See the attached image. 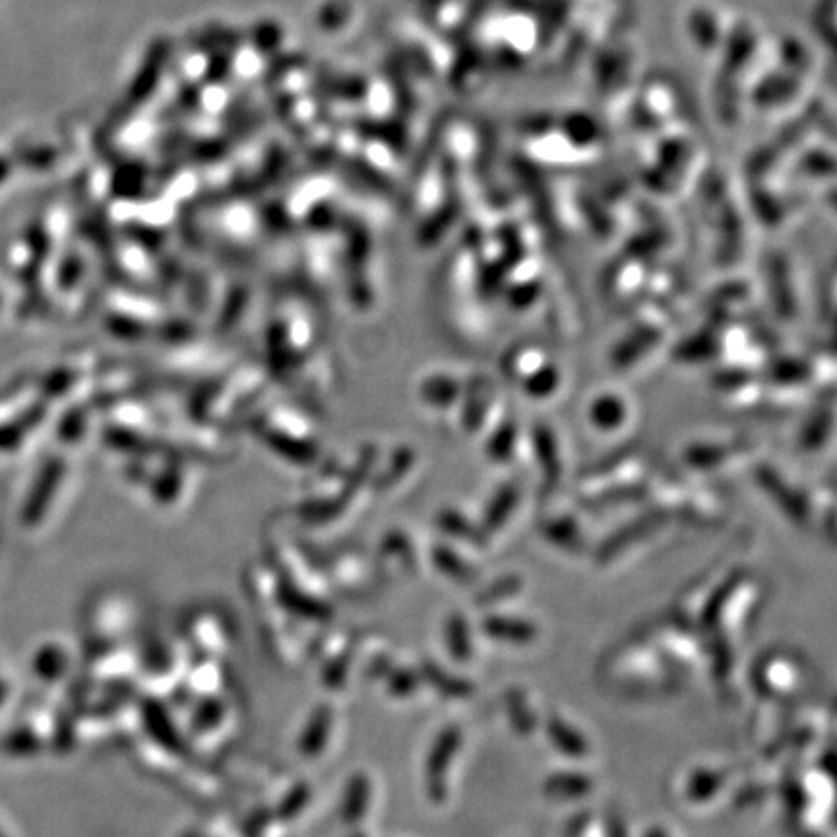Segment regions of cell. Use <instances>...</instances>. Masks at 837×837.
<instances>
[{
  "mask_svg": "<svg viewBox=\"0 0 837 837\" xmlns=\"http://www.w3.org/2000/svg\"><path fill=\"white\" fill-rule=\"evenodd\" d=\"M547 737L557 748L558 752L572 756V758H582L589 752V744L584 735L580 731H576V727H572L570 723H566L560 717H551L547 721Z\"/></svg>",
  "mask_w": 837,
  "mask_h": 837,
  "instance_id": "obj_4",
  "label": "cell"
},
{
  "mask_svg": "<svg viewBox=\"0 0 837 837\" xmlns=\"http://www.w3.org/2000/svg\"><path fill=\"white\" fill-rule=\"evenodd\" d=\"M646 837H669V836H667V834H665V830H663V828H651V830H648V834H646Z\"/></svg>",
  "mask_w": 837,
  "mask_h": 837,
  "instance_id": "obj_14",
  "label": "cell"
},
{
  "mask_svg": "<svg viewBox=\"0 0 837 837\" xmlns=\"http://www.w3.org/2000/svg\"><path fill=\"white\" fill-rule=\"evenodd\" d=\"M725 783V774L717 772V770H698L694 772L688 785H686V793L688 799L694 803H702L712 799L713 795L721 789V785Z\"/></svg>",
  "mask_w": 837,
  "mask_h": 837,
  "instance_id": "obj_7",
  "label": "cell"
},
{
  "mask_svg": "<svg viewBox=\"0 0 837 837\" xmlns=\"http://www.w3.org/2000/svg\"><path fill=\"white\" fill-rule=\"evenodd\" d=\"M462 743V733L458 727H448L440 733V737L436 739L431 758H429V766H427V774H429V791L434 799H440L444 795L446 789V772L448 766L452 764L458 748Z\"/></svg>",
  "mask_w": 837,
  "mask_h": 837,
  "instance_id": "obj_1",
  "label": "cell"
},
{
  "mask_svg": "<svg viewBox=\"0 0 837 837\" xmlns=\"http://www.w3.org/2000/svg\"><path fill=\"white\" fill-rule=\"evenodd\" d=\"M446 640H448V648L450 653L458 659V661H467L471 659L473 653V644H471V634H469V626L465 622L464 617L456 615L448 622L446 628Z\"/></svg>",
  "mask_w": 837,
  "mask_h": 837,
  "instance_id": "obj_8",
  "label": "cell"
},
{
  "mask_svg": "<svg viewBox=\"0 0 837 837\" xmlns=\"http://www.w3.org/2000/svg\"><path fill=\"white\" fill-rule=\"evenodd\" d=\"M436 562L438 566L446 572V576L454 578L460 584H473L477 580V572L471 564L464 562L462 558L458 557L454 551L448 549H440L436 553Z\"/></svg>",
  "mask_w": 837,
  "mask_h": 837,
  "instance_id": "obj_11",
  "label": "cell"
},
{
  "mask_svg": "<svg viewBox=\"0 0 837 837\" xmlns=\"http://www.w3.org/2000/svg\"><path fill=\"white\" fill-rule=\"evenodd\" d=\"M520 589H522V578L516 576V574H508V576L498 578L491 586L483 589L477 595V603L483 605V607H487V605H493L496 601L514 597Z\"/></svg>",
  "mask_w": 837,
  "mask_h": 837,
  "instance_id": "obj_12",
  "label": "cell"
},
{
  "mask_svg": "<svg viewBox=\"0 0 837 837\" xmlns=\"http://www.w3.org/2000/svg\"><path fill=\"white\" fill-rule=\"evenodd\" d=\"M431 679H433L434 684L444 692V694H450V696H458V698H464V696H469L471 692H473V686L469 684V681H462V679H454V677H446L444 673H440V671H436V669H431Z\"/></svg>",
  "mask_w": 837,
  "mask_h": 837,
  "instance_id": "obj_13",
  "label": "cell"
},
{
  "mask_svg": "<svg viewBox=\"0 0 837 837\" xmlns=\"http://www.w3.org/2000/svg\"><path fill=\"white\" fill-rule=\"evenodd\" d=\"M483 632L498 642L526 646L537 640V626L531 620L506 615H491L483 620Z\"/></svg>",
  "mask_w": 837,
  "mask_h": 837,
  "instance_id": "obj_2",
  "label": "cell"
},
{
  "mask_svg": "<svg viewBox=\"0 0 837 837\" xmlns=\"http://www.w3.org/2000/svg\"><path fill=\"white\" fill-rule=\"evenodd\" d=\"M516 502H518V489L516 487L502 489L487 510L485 529H498L502 526L506 522V518L510 516V512L514 510Z\"/></svg>",
  "mask_w": 837,
  "mask_h": 837,
  "instance_id": "obj_10",
  "label": "cell"
},
{
  "mask_svg": "<svg viewBox=\"0 0 837 837\" xmlns=\"http://www.w3.org/2000/svg\"><path fill=\"white\" fill-rule=\"evenodd\" d=\"M659 522H661V518L659 516H646V518H642V520H638V522H632L630 526L624 527V529H620L619 533H615L603 547H601V551H599V562H607V560H611V558L617 557L620 551H624L626 547H630L632 545V541H638V539H642L644 535H648L651 529L655 526H659Z\"/></svg>",
  "mask_w": 837,
  "mask_h": 837,
  "instance_id": "obj_5",
  "label": "cell"
},
{
  "mask_svg": "<svg viewBox=\"0 0 837 837\" xmlns=\"http://www.w3.org/2000/svg\"><path fill=\"white\" fill-rule=\"evenodd\" d=\"M545 535L555 543L560 545L568 551H582L584 549V539L582 533L576 524H572L570 520H555L551 524L545 526Z\"/></svg>",
  "mask_w": 837,
  "mask_h": 837,
  "instance_id": "obj_9",
  "label": "cell"
},
{
  "mask_svg": "<svg viewBox=\"0 0 837 837\" xmlns=\"http://www.w3.org/2000/svg\"><path fill=\"white\" fill-rule=\"evenodd\" d=\"M591 777L580 772H558L545 779L543 793L553 801H572L582 799L591 793Z\"/></svg>",
  "mask_w": 837,
  "mask_h": 837,
  "instance_id": "obj_3",
  "label": "cell"
},
{
  "mask_svg": "<svg viewBox=\"0 0 837 837\" xmlns=\"http://www.w3.org/2000/svg\"><path fill=\"white\" fill-rule=\"evenodd\" d=\"M504 704H506V713H508L510 723L514 725V729L520 735H531L537 727V719H535V715L527 704L524 692L518 690V688L508 690L506 698H504Z\"/></svg>",
  "mask_w": 837,
  "mask_h": 837,
  "instance_id": "obj_6",
  "label": "cell"
}]
</instances>
